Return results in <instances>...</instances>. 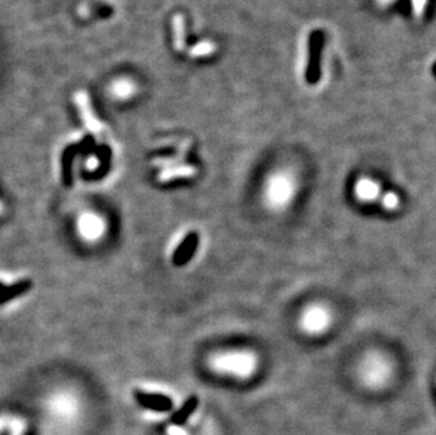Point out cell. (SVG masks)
I'll return each instance as SVG.
<instances>
[{"instance_id":"6da1fadb","label":"cell","mask_w":436,"mask_h":435,"mask_svg":"<svg viewBox=\"0 0 436 435\" xmlns=\"http://www.w3.org/2000/svg\"><path fill=\"white\" fill-rule=\"evenodd\" d=\"M210 366L221 371L235 375L240 379H246L252 376L259 366V359L253 352L246 351H236V352H226L219 354L210 360Z\"/></svg>"},{"instance_id":"7a4b0ae2","label":"cell","mask_w":436,"mask_h":435,"mask_svg":"<svg viewBox=\"0 0 436 435\" xmlns=\"http://www.w3.org/2000/svg\"><path fill=\"white\" fill-rule=\"evenodd\" d=\"M295 193V180L288 171L274 173L267 181L264 197L267 205L272 209H279L286 206L294 197Z\"/></svg>"},{"instance_id":"3957f363","label":"cell","mask_w":436,"mask_h":435,"mask_svg":"<svg viewBox=\"0 0 436 435\" xmlns=\"http://www.w3.org/2000/svg\"><path fill=\"white\" fill-rule=\"evenodd\" d=\"M329 325L330 313L324 305L308 307L299 318V327L308 335H319L324 331H326Z\"/></svg>"},{"instance_id":"277c9868","label":"cell","mask_w":436,"mask_h":435,"mask_svg":"<svg viewBox=\"0 0 436 435\" xmlns=\"http://www.w3.org/2000/svg\"><path fill=\"white\" fill-rule=\"evenodd\" d=\"M353 194L357 201L367 204V202H380L384 191L377 181L363 177L356 181Z\"/></svg>"},{"instance_id":"5b68a950","label":"cell","mask_w":436,"mask_h":435,"mask_svg":"<svg viewBox=\"0 0 436 435\" xmlns=\"http://www.w3.org/2000/svg\"><path fill=\"white\" fill-rule=\"evenodd\" d=\"M137 401L141 407L159 412V413H166L172 409V401L170 397H166L163 394H150L144 392H136L135 393Z\"/></svg>"},{"instance_id":"8992f818","label":"cell","mask_w":436,"mask_h":435,"mask_svg":"<svg viewBox=\"0 0 436 435\" xmlns=\"http://www.w3.org/2000/svg\"><path fill=\"white\" fill-rule=\"evenodd\" d=\"M75 101L79 106V110H81V115H82V119L85 122V124L88 126V129L95 133L97 136H99L102 133V124L101 122H98L95 119V116H93V112H92V108H90V104H89V98L85 92H78L75 93Z\"/></svg>"},{"instance_id":"52a82bcc","label":"cell","mask_w":436,"mask_h":435,"mask_svg":"<svg viewBox=\"0 0 436 435\" xmlns=\"http://www.w3.org/2000/svg\"><path fill=\"white\" fill-rule=\"evenodd\" d=\"M197 246H198V235L197 233H190L188 236H186L182 240V243L177 249V252L174 253V263L177 266L185 264L186 262H188L192 258Z\"/></svg>"},{"instance_id":"ba28073f","label":"cell","mask_w":436,"mask_h":435,"mask_svg":"<svg viewBox=\"0 0 436 435\" xmlns=\"http://www.w3.org/2000/svg\"><path fill=\"white\" fill-rule=\"evenodd\" d=\"M81 233L88 239H97L103 233V224L98 216L83 215L79 221Z\"/></svg>"},{"instance_id":"9c48e42d","label":"cell","mask_w":436,"mask_h":435,"mask_svg":"<svg viewBox=\"0 0 436 435\" xmlns=\"http://www.w3.org/2000/svg\"><path fill=\"white\" fill-rule=\"evenodd\" d=\"M309 61V37L308 35L301 36L299 46H298V57H297V72L299 79H305L306 68Z\"/></svg>"},{"instance_id":"30bf717a","label":"cell","mask_w":436,"mask_h":435,"mask_svg":"<svg viewBox=\"0 0 436 435\" xmlns=\"http://www.w3.org/2000/svg\"><path fill=\"white\" fill-rule=\"evenodd\" d=\"M172 33H174V47L175 51L182 52L186 48L185 41V20L182 14H175L172 19Z\"/></svg>"},{"instance_id":"8fae6325","label":"cell","mask_w":436,"mask_h":435,"mask_svg":"<svg viewBox=\"0 0 436 435\" xmlns=\"http://www.w3.org/2000/svg\"><path fill=\"white\" fill-rule=\"evenodd\" d=\"M30 287H31V283L28 282V280H24V282L16 283V284L9 286V287L0 283V304H3L6 301L14 298L16 296L26 293Z\"/></svg>"},{"instance_id":"7c38bea8","label":"cell","mask_w":436,"mask_h":435,"mask_svg":"<svg viewBox=\"0 0 436 435\" xmlns=\"http://www.w3.org/2000/svg\"><path fill=\"white\" fill-rule=\"evenodd\" d=\"M197 407H198V398L197 397H191V398L186 400L184 403V406L178 412L174 413V416L171 418L172 424L174 425H182L186 420H188L192 416V413L197 410Z\"/></svg>"},{"instance_id":"4fadbf2b","label":"cell","mask_w":436,"mask_h":435,"mask_svg":"<svg viewBox=\"0 0 436 435\" xmlns=\"http://www.w3.org/2000/svg\"><path fill=\"white\" fill-rule=\"evenodd\" d=\"M112 95L117 99H128L136 92V85L130 79H117L110 88Z\"/></svg>"},{"instance_id":"5bb4252c","label":"cell","mask_w":436,"mask_h":435,"mask_svg":"<svg viewBox=\"0 0 436 435\" xmlns=\"http://www.w3.org/2000/svg\"><path fill=\"white\" fill-rule=\"evenodd\" d=\"M197 174V168L194 166H177L164 170L160 175V181H170L174 178H182V177H192Z\"/></svg>"},{"instance_id":"9a60e30c","label":"cell","mask_w":436,"mask_h":435,"mask_svg":"<svg viewBox=\"0 0 436 435\" xmlns=\"http://www.w3.org/2000/svg\"><path fill=\"white\" fill-rule=\"evenodd\" d=\"M216 44L213 41H201L198 44H195L194 47H191L188 50V55L191 58H202V57H208V55H212L216 52Z\"/></svg>"},{"instance_id":"2e32d148","label":"cell","mask_w":436,"mask_h":435,"mask_svg":"<svg viewBox=\"0 0 436 435\" xmlns=\"http://www.w3.org/2000/svg\"><path fill=\"white\" fill-rule=\"evenodd\" d=\"M386 211H397L399 208V197L395 193L391 191H384L380 202H379Z\"/></svg>"},{"instance_id":"e0dca14e","label":"cell","mask_w":436,"mask_h":435,"mask_svg":"<svg viewBox=\"0 0 436 435\" xmlns=\"http://www.w3.org/2000/svg\"><path fill=\"white\" fill-rule=\"evenodd\" d=\"M428 2L429 0H411L413 3V13H414V17L421 20L424 17V13L426 10V6H428Z\"/></svg>"},{"instance_id":"ac0fdd59","label":"cell","mask_w":436,"mask_h":435,"mask_svg":"<svg viewBox=\"0 0 436 435\" xmlns=\"http://www.w3.org/2000/svg\"><path fill=\"white\" fill-rule=\"evenodd\" d=\"M397 2V0H376V3L380 6V8H388L391 3Z\"/></svg>"},{"instance_id":"d6986e66","label":"cell","mask_w":436,"mask_h":435,"mask_svg":"<svg viewBox=\"0 0 436 435\" xmlns=\"http://www.w3.org/2000/svg\"><path fill=\"white\" fill-rule=\"evenodd\" d=\"M0 212H2V205H0Z\"/></svg>"}]
</instances>
